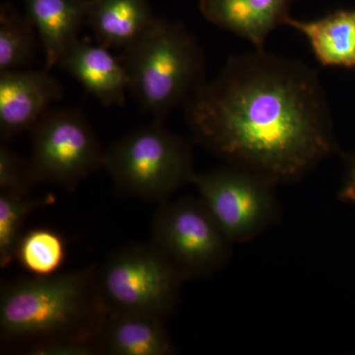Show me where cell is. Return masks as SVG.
<instances>
[{"instance_id": "1", "label": "cell", "mask_w": 355, "mask_h": 355, "mask_svg": "<svg viewBox=\"0 0 355 355\" xmlns=\"http://www.w3.org/2000/svg\"><path fill=\"white\" fill-rule=\"evenodd\" d=\"M184 111L193 142L277 186L295 183L338 150L317 70L265 49L229 58Z\"/></svg>"}, {"instance_id": "2", "label": "cell", "mask_w": 355, "mask_h": 355, "mask_svg": "<svg viewBox=\"0 0 355 355\" xmlns=\"http://www.w3.org/2000/svg\"><path fill=\"white\" fill-rule=\"evenodd\" d=\"M96 265L6 282L0 291V338L21 347L97 340L106 313L95 291Z\"/></svg>"}, {"instance_id": "3", "label": "cell", "mask_w": 355, "mask_h": 355, "mask_svg": "<svg viewBox=\"0 0 355 355\" xmlns=\"http://www.w3.org/2000/svg\"><path fill=\"white\" fill-rule=\"evenodd\" d=\"M123 53L130 93L144 113L160 123L184 107L207 80L202 46L180 22L156 18Z\"/></svg>"}, {"instance_id": "4", "label": "cell", "mask_w": 355, "mask_h": 355, "mask_svg": "<svg viewBox=\"0 0 355 355\" xmlns=\"http://www.w3.org/2000/svg\"><path fill=\"white\" fill-rule=\"evenodd\" d=\"M104 168L123 197L161 203L195 176L190 140L153 121L105 149Z\"/></svg>"}, {"instance_id": "5", "label": "cell", "mask_w": 355, "mask_h": 355, "mask_svg": "<svg viewBox=\"0 0 355 355\" xmlns=\"http://www.w3.org/2000/svg\"><path fill=\"white\" fill-rule=\"evenodd\" d=\"M184 282L151 243L121 247L96 266V294L107 315L166 319L176 308Z\"/></svg>"}, {"instance_id": "6", "label": "cell", "mask_w": 355, "mask_h": 355, "mask_svg": "<svg viewBox=\"0 0 355 355\" xmlns=\"http://www.w3.org/2000/svg\"><path fill=\"white\" fill-rule=\"evenodd\" d=\"M151 244L184 280L210 277L225 268L229 241L200 198L159 203L151 225Z\"/></svg>"}, {"instance_id": "7", "label": "cell", "mask_w": 355, "mask_h": 355, "mask_svg": "<svg viewBox=\"0 0 355 355\" xmlns=\"http://www.w3.org/2000/svg\"><path fill=\"white\" fill-rule=\"evenodd\" d=\"M191 184L232 244L251 242L279 218L277 184L258 173L224 164L196 173Z\"/></svg>"}, {"instance_id": "8", "label": "cell", "mask_w": 355, "mask_h": 355, "mask_svg": "<svg viewBox=\"0 0 355 355\" xmlns=\"http://www.w3.org/2000/svg\"><path fill=\"white\" fill-rule=\"evenodd\" d=\"M29 165L35 183L72 193L104 168L105 149L79 109L51 108L32 128Z\"/></svg>"}, {"instance_id": "9", "label": "cell", "mask_w": 355, "mask_h": 355, "mask_svg": "<svg viewBox=\"0 0 355 355\" xmlns=\"http://www.w3.org/2000/svg\"><path fill=\"white\" fill-rule=\"evenodd\" d=\"M64 86L50 70L0 71V137L11 141L31 132L51 106L64 97Z\"/></svg>"}, {"instance_id": "10", "label": "cell", "mask_w": 355, "mask_h": 355, "mask_svg": "<svg viewBox=\"0 0 355 355\" xmlns=\"http://www.w3.org/2000/svg\"><path fill=\"white\" fill-rule=\"evenodd\" d=\"M57 67L76 79L103 106L125 105L130 92L127 67L106 46L79 38Z\"/></svg>"}, {"instance_id": "11", "label": "cell", "mask_w": 355, "mask_h": 355, "mask_svg": "<svg viewBox=\"0 0 355 355\" xmlns=\"http://www.w3.org/2000/svg\"><path fill=\"white\" fill-rule=\"evenodd\" d=\"M291 0H200V10L211 24L263 50L273 30L286 25Z\"/></svg>"}, {"instance_id": "12", "label": "cell", "mask_w": 355, "mask_h": 355, "mask_svg": "<svg viewBox=\"0 0 355 355\" xmlns=\"http://www.w3.org/2000/svg\"><path fill=\"white\" fill-rule=\"evenodd\" d=\"M155 20L149 0H87L86 24L96 43L108 49L125 53Z\"/></svg>"}, {"instance_id": "13", "label": "cell", "mask_w": 355, "mask_h": 355, "mask_svg": "<svg viewBox=\"0 0 355 355\" xmlns=\"http://www.w3.org/2000/svg\"><path fill=\"white\" fill-rule=\"evenodd\" d=\"M25 13L38 33L44 67H57L86 24L87 0H23Z\"/></svg>"}, {"instance_id": "14", "label": "cell", "mask_w": 355, "mask_h": 355, "mask_svg": "<svg viewBox=\"0 0 355 355\" xmlns=\"http://www.w3.org/2000/svg\"><path fill=\"white\" fill-rule=\"evenodd\" d=\"M163 318L146 314H108L100 331V354L170 355L174 343Z\"/></svg>"}, {"instance_id": "15", "label": "cell", "mask_w": 355, "mask_h": 355, "mask_svg": "<svg viewBox=\"0 0 355 355\" xmlns=\"http://www.w3.org/2000/svg\"><path fill=\"white\" fill-rule=\"evenodd\" d=\"M286 26L305 37L320 64L355 69V9H340L312 21L291 17Z\"/></svg>"}, {"instance_id": "16", "label": "cell", "mask_w": 355, "mask_h": 355, "mask_svg": "<svg viewBox=\"0 0 355 355\" xmlns=\"http://www.w3.org/2000/svg\"><path fill=\"white\" fill-rule=\"evenodd\" d=\"M41 42L31 20L13 4L0 8V71L28 69L34 64Z\"/></svg>"}, {"instance_id": "17", "label": "cell", "mask_w": 355, "mask_h": 355, "mask_svg": "<svg viewBox=\"0 0 355 355\" xmlns=\"http://www.w3.org/2000/svg\"><path fill=\"white\" fill-rule=\"evenodd\" d=\"M55 202L53 196L33 198L0 191V266L6 268L16 259L22 229L30 214Z\"/></svg>"}, {"instance_id": "18", "label": "cell", "mask_w": 355, "mask_h": 355, "mask_svg": "<svg viewBox=\"0 0 355 355\" xmlns=\"http://www.w3.org/2000/svg\"><path fill=\"white\" fill-rule=\"evenodd\" d=\"M65 258L64 239L46 228L30 230L21 237L16 259L28 272L44 277L55 275Z\"/></svg>"}, {"instance_id": "19", "label": "cell", "mask_w": 355, "mask_h": 355, "mask_svg": "<svg viewBox=\"0 0 355 355\" xmlns=\"http://www.w3.org/2000/svg\"><path fill=\"white\" fill-rule=\"evenodd\" d=\"M36 184L29 161L2 144L0 147V191L29 196V191Z\"/></svg>"}, {"instance_id": "20", "label": "cell", "mask_w": 355, "mask_h": 355, "mask_svg": "<svg viewBox=\"0 0 355 355\" xmlns=\"http://www.w3.org/2000/svg\"><path fill=\"white\" fill-rule=\"evenodd\" d=\"M28 355H95L100 354L97 340H60L33 345L23 350Z\"/></svg>"}, {"instance_id": "21", "label": "cell", "mask_w": 355, "mask_h": 355, "mask_svg": "<svg viewBox=\"0 0 355 355\" xmlns=\"http://www.w3.org/2000/svg\"><path fill=\"white\" fill-rule=\"evenodd\" d=\"M342 184L338 193L340 202L355 207V150L345 154Z\"/></svg>"}]
</instances>
